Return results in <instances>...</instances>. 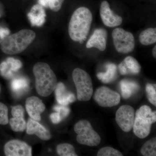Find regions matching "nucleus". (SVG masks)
<instances>
[{"label": "nucleus", "instance_id": "f257e3e1", "mask_svg": "<svg viewBox=\"0 0 156 156\" xmlns=\"http://www.w3.org/2000/svg\"><path fill=\"white\" fill-rule=\"evenodd\" d=\"M92 19V12L87 7H81L76 9L69 24V34L71 40L83 44L90 31Z\"/></svg>", "mask_w": 156, "mask_h": 156}, {"label": "nucleus", "instance_id": "f03ea898", "mask_svg": "<svg viewBox=\"0 0 156 156\" xmlns=\"http://www.w3.org/2000/svg\"><path fill=\"white\" fill-rule=\"evenodd\" d=\"M33 73L38 94L43 97L51 95L57 83L56 75L50 66L45 62H37L34 66Z\"/></svg>", "mask_w": 156, "mask_h": 156}, {"label": "nucleus", "instance_id": "7ed1b4c3", "mask_svg": "<svg viewBox=\"0 0 156 156\" xmlns=\"http://www.w3.org/2000/svg\"><path fill=\"white\" fill-rule=\"evenodd\" d=\"M36 34L34 31L23 29L6 37L1 44L3 53L14 55L23 52L34 41Z\"/></svg>", "mask_w": 156, "mask_h": 156}, {"label": "nucleus", "instance_id": "20e7f679", "mask_svg": "<svg viewBox=\"0 0 156 156\" xmlns=\"http://www.w3.org/2000/svg\"><path fill=\"white\" fill-rule=\"evenodd\" d=\"M156 122V112H153L147 105H142L135 113L133 132L141 139L148 136L152 125Z\"/></svg>", "mask_w": 156, "mask_h": 156}, {"label": "nucleus", "instance_id": "39448f33", "mask_svg": "<svg viewBox=\"0 0 156 156\" xmlns=\"http://www.w3.org/2000/svg\"><path fill=\"white\" fill-rule=\"evenodd\" d=\"M72 77L76 89L78 100L83 101L90 100L93 90L92 79L89 74L77 68L73 71Z\"/></svg>", "mask_w": 156, "mask_h": 156}, {"label": "nucleus", "instance_id": "423d86ee", "mask_svg": "<svg viewBox=\"0 0 156 156\" xmlns=\"http://www.w3.org/2000/svg\"><path fill=\"white\" fill-rule=\"evenodd\" d=\"M74 129L77 135L76 140L80 144L95 147L100 144L101 138L93 129L91 123L86 120H82L76 123Z\"/></svg>", "mask_w": 156, "mask_h": 156}, {"label": "nucleus", "instance_id": "0eeeda50", "mask_svg": "<svg viewBox=\"0 0 156 156\" xmlns=\"http://www.w3.org/2000/svg\"><path fill=\"white\" fill-rule=\"evenodd\" d=\"M112 37L115 49L117 52L123 54L131 53L135 47V40L133 34L122 28L115 29Z\"/></svg>", "mask_w": 156, "mask_h": 156}, {"label": "nucleus", "instance_id": "6e6552de", "mask_svg": "<svg viewBox=\"0 0 156 156\" xmlns=\"http://www.w3.org/2000/svg\"><path fill=\"white\" fill-rule=\"evenodd\" d=\"M93 98L98 104L102 107L116 106L119 104L121 100L119 93L106 87L98 88Z\"/></svg>", "mask_w": 156, "mask_h": 156}, {"label": "nucleus", "instance_id": "1a4fd4ad", "mask_svg": "<svg viewBox=\"0 0 156 156\" xmlns=\"http://www.w3.org/2000/svg\"><path fill=\"white\" fill-rule=\"evenodd\" d=\"M134 117V109L129 105H122L116 112V122L125 132H129L133 128Z\"/></svg>", "mask_w": 156, "mask_h": 156}, {"label": "nucleus", "instance_id": "9d476101", "mask_svg": "<svg viewBox=\"0 0 156 156\" xmlns=\"http://www.w3.org/2000/svg\"><path fill=\"white\" fill-rule=\"evenodd\" d=\"M4 152L7 156H31L32 147L19 140H12L6 144Z\"/></svg>", "mask_w": 156, "mask_h": 156}, {"label": "nucleus", "instance_id": "9b49d317", "mask_svg": "<svg viewBox=\"0 0 156 156\" xmlns=\"http://www.w3.org/2000/svg\"><path fill=\"white\" fill-rule=\"evenodd\" d=\"M100 14L102 22L108 27L119 26L122 23V18L113 13L107 1H104L101 4Z\"/></svg>", "mask_w": 156, "mask_h": 156}, {"label": "nucleus", "instance_id": "f8f14e48", "mask_svg": "<svg viewBox=\"0 0 156 156\" xmlns=\"http://www.w3.org/2000/svg\"><path fill=\"white\" fill-rule=\"evenodd\" d=\"M26 109L30 118L39 122L41 119V114L44 111V104L36 96L29 97L26 101Z\"/></svg>", "mask_w": 156, "mask_h": 156}, {"label": "nucleus", "instance_id": "ddd939ff", "mask_svg": "<svg viewBox=\"0 0 156 156\" xmlns=\"http://www.w3.org/2000/svg\"><path fill=\"white\" fill-rule=\"evenodd\" d=\"M107 39V31L104 29H97L88 40L86 47L88 49L95 48L101 51H104L106 48Z\"/></svg>", "mask_w": 156, "mask_h": 156}, {"label": "nucleus", "instance_id": "4468645a", "mask_svg": "<svg viewBox=\"0 0 156 156\" xmlns=\"http://www.w3.org/2000/svg\"><path fill=\"white\" fill-rule=\"evenodd\" d=\"M27 133L30 135H36L40 139L44 140L50 139L51 135L50 131L37 121L29 119L27 123Z\"/></svg>", "mask_w": 156, "mask_h": 156}, {"label": "nucleus", "instance_id": "2eb2a0df", "mask_svg": "<svg viewBox=\"0 0 156 156\" xmlns=\"http://www.w3.org/2000/svg\"><path fill=\"white\" fill-rule=\"evenodd\" d=\"M119 69L122 75H136L140 72L141 66L135 58L131 56H128L120 63Z\"/></svg>", "mask_w": 156, "mask_h": 156}, {"label": "nucleus", "instance_id": "dca6fc26", "mask_svg": "<svg viewBox=\"0 0 156 156\" xmlns=\"http://www.w3.org/2000/svg\"><path fill=\"white\" fill-rule=\"evenodd\" d=\"M56 101L59 105H68L76 101L74 94L68 91L64 84L62 83L57 84L55 89Z\"/></svg>", "mask_w": 156, "mask_h": 156}, {"label": "nucleus", "instance_id": "f3484780", "mask_svg": "<svg viewBox=\"0 0 156 156\" xmlns=\"http://www.w3.org/2000/svg\"><path fill=\"white\" fill-rule=\"evenodd\" d=\"M28 19L33 26L41 27L46 21V14L43 6L39 4L32 7L27 15Z\"/></svg>", "mask_w": 156, "mask_h": 156}, {"label": "nucleus", "instance_id": "a211bd4d", "mask_svg": "<svg viewBox=\"0 0 156 156\" xmlns=\"http://www.w3.org/2000/svg\"><path fill=\"white\" fill-rule=\"evenodd\" d=\"M122 96L125 99H128L131 95L137 92L139 85L136 82L129 80H123L120 83Z\"/></svg>", "mask_w": 156, "mask_h": 156}, {"label": "nucleus", "instance_id": "6ab92c4d", "mask_svg": "<svg viewBox=\"0 0 156 156\" xmlns=\"http://www.w3.org/2000/svg\"><path fill=\"white\" fill-rule=\"evenodd\" d=\"M106 71L105 73H99L97 77L104 83H108L114 80L116 77L117 66L114 63H110L105 66Z\"/></svg>", "mask_w": 156, "mask_h": 156}, {"label": "nucleus", "instance_id": "aec40b11", "mask_svg": "<svg viewBox=\"0 0 156 156\" xmlns=\"http://www.w3.org/2000/svg\"><path fill=\"white\" fill-rule=\"evenodd\" d=\"M139 41L141 44L149 46L155 44L156 42V28H148L140 33Z\"/></svg>", "mask_w": 156, "mask_h": 156}, {"label": "nucleus", "instance_id": "412c9836", "mask_svg": "<svg viewBox=\"0 0 156 156\" xmlns=\"http://www.w3.org/2000/svg\"><path fill=\"white\" fill-rule=\"evenodd\" d=\"M29 83L25 78L20 77L14 79L11 83V89L14 93L20 95L28 89Z\"/></svg>", "mask_w": 156, "mask_h": 156}, {"label": "nucleus", "instance_id": "4be33fe9", "mask_svg": "<svg viewBox=\"0 0 156 156\" xmlns=\"http://www.w3.org/2000/svg\"><path fill=\"white\" fill-rule=\"evenodd\" d=\"M140 153L144 156H156V137H154L146 142L141 148Z\"/></svg>", "mask_w": 156, "mask_h": 156}, {"label": "nucleus", "instance_id": "5701e85b", "mask_svg": "<svg viewBox=\"0 0 156 156\" xmlns=\"http://www.w3.org/2000/svg\"><path fill=\"white\" fill-rule=\"evenodd\" d=\"M56 152L61 156H77L75 148L72 144L63 143L58 144L56 148Z\"/></svg>", "mask_w": 156, "mask_h": 156}, {"label": "nucleus", "instance_id": "b1692460", "mask_svg": "<svg viewBox=\"0 0 156 156\" xmlns=\"http://www.w3.org/2000/svg\"><path fill=\"white\" fill-rule=\"evenodd\" d=\"M65 0H38L39 5L50 9L54 12H58L61 9Z\"/></svg>", "mask_w": 156, "mask_h": 156}, {"label": "nucleus", "instance_id": "393cba45", "mask_svg": "<svg viewBox=\"0 0 156 156\" xmlns=\"http://www.w3.org/2000/svg\"><path fill=\"white\" fill-rule=\"evenodd\" d=\"M10 125L11 128L15 132H21L26 128L27 123L24 117H15L10 120Z\"/></svg>", "mask_w": 156, "mask_h": 156}, {"label": "nucleus", "instance_id": "a878e982", "mask_svg": "<svg viewBox=\"0 0 156 156\" xmlns=\"http://www.w3.org/2000/svg\"><path fill=\"white\" fill-rule=\"evenodd\" d=\"M0 73L3 77L7 79H11L14 76L11 64L7 59L0 64Z\"/></svg>", "mask_w": 156, "mask_h": 156}, {"label": "nucleus", "instance_id": "bb28decb", "mask_svg": "<svg viewBox=\"0 0 156 156\" xmlns=\"http://www.w3.org/2000/svg\"><path fill=\"white\" fill-rule=\"evenodd\" d=\"M146 92L149 101L154 106L156 105V84L148 83L146 87Z\"/></svg>", "mask_w": 156, "mask_h": 156}, {"label": "nucleus", "instance_id": "cd10ccee", "mask_svg": "<svg viewBox=\"0 0 156 156\" xmlns=\"http://www.w3.org/2000/svg\"><path fill=\"white\" fill-rule=\"evenodd\" d=\"M98 156H122L123 154L120 151L114 148L106 147L101 148L98 152Z\"/></svg>", "mask_w": 156, "mask_h": 156}, {"label": "nucleus", "instance_id": "c85d7f7f", "mask_svg": "<svg viewBox=\"0 0 156 156\" xmlns=\"http://www.w3.org/2000/svg\"><path fill=\"white\" fill-rule=\"evenodd\" d=\"M9 122L8 107L5 105L0 102V125H6Z\"/></svg>", "mask_w": 156, "mask_h": 156}, {"label": "nucleus", "instance_id": "c756f323", "mask_svg": "<svg viewBox=\"0 0 156 156\" xmlns=\"http://www.w3.org/2000/svg\"><path fill=\"white\" fill-rule=\"evenodd\" d=\"M53 108L60 114L62 120L67 117L70 112V110L67 105H56L53 107Z\"/></svg>", "mask_w": 156, "mask_h": 156}, {"label": "nucleus", "instance_id": "7c9ffc66", "mask_svg": "<svg viewBox=\"0 0 156 156\" xmlns=\"http://www.w3.org/2000/svg\"><path fill=\"white\" fill-rule=\"evenodd\" d=\"M7 60L11 64V68L13 72L17 71L22 66V62L18 59L12 57H9L7 58Z\"/></svg>", "mask_w": 156, "mask_h": 156}, {"label": "nucleus", "instance_id": "2f4dec72", "mask_svg": "<svg viewBox=\"0 0 156 156\" xmlns=\"http://www.w3.org/2000/svg\"><path fill=\"white\" fill-rule=\"evenodd\" d=\"M24 108L20 105H17L13 107L11 110V114L13 117H24Z\"/></svg>", "mask_w": 156, "mask_h": 156}, {"label": "nucleus", "instance_id": "473e14b6", "mask_svg": "<svg viewBox=\"0 0 156 156\" xmlns=\"http://www.w3.org/2000/svg\"><path fill=\"white\" fill-rule=\"evenodd\" d=\"M50 118L52 122L54 124H58L62 120L60 114L57 112L51 114L50 115Z\"/></svg>", "mask_w": 156, "mask_h": 156}, {"label": "nucleus", "instance_id": "72a5a7b5", "mask_svg": "<svg viewBox=\"0 0 156 156\" xmlns=\"http://www.w3.org/2000/svg\"><path fill=\"white\" fill-rule=\"evenodd\" d=\"M10 31L8 28H4L0 27V39L1 40H4L6 37H8Z\"/></svg>", "mask_w": 156, "mask_h": 156}, {"label": "nucleus", "instance_id": "f704fd0d", "mask_svg": "<svg viewBox=\"0 0 156 156\" xmlns=\"http://www.w3.org/2000/svg\"><path fill=\"white\" fill-rule=\"evenodd\" d=\"M152 53L153 56L155 58H156V46H155L153 49Z\"/></svg>", "mask_w": 156, "mask_h": 156}, {"label": "nucleus", "instance_id": "c9c22d12", "mask_svg": "<svg viewBox=\"0 0 156 156\" xmlns=\"http://www.w3.org/2000/svg\"><path fill=\"white\" fill-rule=\"evenodd\" d=\"M0 91H1V88H0Z\"/></svg>", "mask_w": 156, "mask_h": 156}]
</instances>
